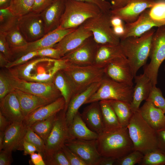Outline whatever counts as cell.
<instances>
[{"mask_svg": "<svg viewBox=\"0 0 165 165\" xmlns=\"http://www.w3.org/2000/svg\"><path fill=\"white\" fill-rule=\"evenodd\" d=\"M9 61L0 52V66L1 67H6Z\"/></svg>", "mask_w": 165, "mask_h": 165, "instance_id": "obj_60", "label": "cell"}, {"mask_svg": "<svg viewBox=\"0 0 165 165\" xmlns=\"http://www.w3.org/2000/svg\"><path fill=\"white\" fill-rule=\"evenodd\" d=\"M24 117L37 108L51 102L39 97L14 89Z\"/></svg>", "mask_w": 165, "mask_h": 165, "instance_id": "obj_30", "label": "cell"}, {"mask_svg": "<svg viewBox=\"0 0 165 165\" xmlns=\"http://www.w3.org/2000/svg\"><path fill=\"white\" fill-rule=\"evenodd\" d=\"M62 70L71 83L74 92L73 97L93 83L100 82L105 75L104 68L93 65L80 66L67 63Z\"/></svg>", "mask_w": 165, "mask_h": 165, "instance_id": "obj_6", "label": "cell"}, {"mask_svg": "<svg viewBox=\"0 0 165 165\" xmlns=\"http://www.w3.org/2000/svg\"><path fill=\"white\" fill-rule=\"evenodd\" d=\"M77 28L65 29L58 27L55 30L46 34L39 39L34 42H28L27 47L15 55L14 57H16L17 58L30 52L48 47H53L64 36L74 31Z\"/></svg>", "mask_w": 165, "mask_h": 165, "instance_id": "obj_19", "label": "cell"}, {"mask_svg": "<svg viewBox=\"0 0 165 165\" xmlns=\"http://www.w3.org/2000/svg\"><path fill=\"white\" fill-rule=\"evenodd\" d=\"M116 160L112 158L101 156L98 165H115Z\"/></svg>", "mask_w": 165, "mask_h": 165, "instance_id": "obj_57", "label": "cell"}, {"mask_svg": "<svg viewBox=\"0 0 165 165\" xmlns=\"http://www.w3.org/2000/svg\"><path fill=\"white\" fill-rule=\"evenodd\" d=\"M145 101L151 102L165 113V98L160 89L157 87L156 86H152L149 96Z\"/></svg>", "mask_w": 165, "mask_h": 165, "instance_id": "obj_41", "label": "cell"}, {"mask_svg": "<svg viewBox=\"0 0 165 165\" xmlns=\"http://www.w3.org/2000/svg\"><path fill=\"white\" fill-rule=\"evenodd\" d=\"M4 135L5 131H0V151L2 150Z\"/></svg>", "mask_w": 165, "mask_h": 165, "instance_id": "obj_62", "label": "cell"}, {"mask_svg": "<svg viewBox=\"0 0 165 165\" xmlns=\"http://www.w3.org/2000/svg\"><path fill=\"white\" fill-rule=\"evenodd\" d=\"M135 85L134 87L130 108L134 112L138 111L141 102L148 98L153 86L152 81L144 73L134 77Z\"/></svg>", "mask_w": 165, "mask_h": 165, "instance_id": "obj_23", "label": "cell"}, {"mask_svg": "<svg viewBox=\"0 0 165 165\" xmlns=\"http://www.w3.org/2000/svg\"><path fill=\"white\" fill-rule=\"evenodd\" d=\"M96 141L97 150L102 157L117 160L134 150L127 127L104 131Z\"/></svg>", "mask_w": 165, "mask_h": 165, "instance_id": "obj_2", "label": "cell"}, {"mask_svg": "<svg viewBox=\"0 0 165 165\" xmlns=\"http://www.w3.org/2000/svg\"><path fill=\"white\" fill-rule=\"evenodd\" d=\"M12 162V153L3 150L0 151V165H10Z\"/></svg>", "mask_w": 165, "mask_h": 165, "instance_id": "obj_52", "label": "cell"}, {"mask_svg": "<svg viewBox=\"0 0 165 165\" xmlns=\"http://www.w3.org/2000/svg\"><path fill=\"white\" fill-rule=\"evenodd\" d=\"M139 165H165V152L157 148L147 152Z\"/></svg>", "mask_w": 165, "mask_h": 165, "instance_id": "obj_37", "label": "cell"}, {"mask_svg": "<svg viewBox=\"0 0 165 165\" xmlns=\"http://www.w3.org/2000/svg\"><path fill=\"white\" fill-rule=\"evenodd\" d=\"M104 100L112 108L121 126L127 127L134 113L130 108V104L115 100Z\"/></svg>", "mask_w": 165, "mask_h": 165, "instance_id": "obj_32", "label": "cell"}, {"mask_svg": "<svg viewBox=\"0 0 165 165\" xmlns=\"http://www.w3.org/2000/svg\"><path fill=\"white\" fill-rule=\"evenodd\" d=\"M38 56L37 50L29 52L16 58L13 61H9L5 68L8 69L16 66L23 64L34 58L38 57Z\"/></svg>", "mask_w": 165, "mask_h": 165, "instance_id": "obj_44", "label": "cell"}, {"mask_svg": "<svg viewBox=\"0 0 165 165\" xmlns=\"http://www.w3.org/2000/svg\"><path fill=\"white\" fill-rule=\"evenodd\" d=\"M144 156L141 151L134 150L127 155L116 160L115 165H134L140 164Z\"/></svg>", "mask_w": 165, "mask_h": 165, "instance_id": "obj_40", "label": "cell"}, {"mask_svg": "<svg viewBox=\"0 0 165 165\" xmlns=\"http://www.w3.org/2000/svg\"><path fill=\"white\" fill-rule=\"evenodd\" d=\"M165 25V20L154 19L150 16L148 9L145 10L135 21L124 24L125 32L120 39L130 37H139L155 27Z\"/></svg>", "mask_w": 165, "mask_h": 165, "instance_id": "obj_17", "label": "cell"}, {"mask_svg": "<svg viewBox=\"0 0 165 165\" xmlns=\"http://www.w3.org/2000/svg\"><path fill=\"white\" fill-rule=\"evenodd\" d=\"M155 31L153 28L139 37L120 40V46L130 64L134 77L138 70L145 64L149 56L152 38Z\"/></svg>", "mask_w": 165, "mask_h": 165, "instance_id": "obj_3", "label": "cell"}, {"mask_svg": "<svg viewBox=\"0 0 165 165\" xmlns=\"http://www.w3.org/2000/svg\"><path fill=\"white\" fill-rule=\"evenodd\" d=\"M98 44L90 37L79 47L68 53L61 59L68 64L80 66L93 65Z\"/></svg>", "mask_w": 165, "mask_h": 165, "instance_id": "obj_13", "label": "cell"}, {"mask_svg": "<svg viewBox=\"0 0 165 165\" xmlns=\"http://www.w3.org/2000/svg\"><path fill=\"white\" fill-rule=\"evenodd\" d=\"M124 24L112 28L114 34L120 39L125 32Z\"/></svg>", "mask_w": 165, "mask_h": 165, "instance_id": "obj_58", "label": "cell"}, {"mask_svg": "<svg viewBox=\"0 0 165 165\" xmlns=\"http://www.w3.org/2000/svg\"><path fill=\"white\" fill-rule=\"evenodd\" d=\"M61 149L65 154L70 165H86L75 153L65 145Z\"/></svg>", "mask_w": 165, "mask_h": 165, "instance_id": "obj_46", "label": "cell"}, {"mask_svg": "<svg viewBox=\"0 0 165 165\" xmlns=\"http://www.w3.org/2000/svg\"><path fill=\"white\" fill-rule=\"evenodd\" d=\"M101 81L93 83L72 98L66 112V121L68 126L72 123L80 107L85 104L86 101L97 90L100 85Z\"/></svg>", "mask_w": 165, "mask_h": 165, "instance_id": "obj_26", "label": "cell"}, {"mask_svg": "<svg viewBox=\"0 0 165 165\" xmlns=\"http://www.w3.org/2000/svg\"><path fill=\"white\" fill-rule=\"evenodd\" d=\"M164 71H165V66L164 68Z\"/></svg>", "mask_w": 165, "mask_h": 165, "instance_id": "obj_63", "label": "cell"}, {"mask_svg": "<svg viewBox=\"0 0 165 165\" xmlns=\"http://www.w3.org/2000/svg\"><path fill=\"white\" fill-rule=\"evenodd\" d=\"M31 161L35 165H46L42 155L40 152H34L30 155Z\"/></svg>", "mask_w": 165, "mask_h": 165, "instance_id": "obj_54", "label": "cell"}, {"mask_svg": "<svg viewBox=\"0 0 165 165\" xmlns=\"http://www.w3.org/2000/svg\"><path fill=\"white\" fill-rule=\"evenodd\" d=\"M17 27L28 42L37 41L46 35L40 13L31 11L19 17Z\"/></svg>", "mask_w": 165, "mask_h": 165, "instance_id": "obj_12", "label": "cell"}, {"mask_svg": "<svg viewBox=\"0 0 165 165\" xmlns=\"http://www.w3.org/2000/svg\"><path fill=\"white\" fill-rule=\"evenodd\" d=\"M27 129L23 121L12 123L5 131L2 150L11 153L16 150H23Z\"/></svg>", "mask_w": 165, "mask_h": 165, "instance_id": "obj_20", "label": "cell"}, {"mask_svg": "<svg viewBox=\"0 0 165 165\" xmlns=\"http://www.w3.org/2000/svg\"><path fill=\"white\" fill-rule=\"evenodd\" d=\"M86 2L94 4L98 7L101 11L105 13L110 14L111 9V3L106 0H76Z\"/></svg>", "mask_w": 165, "mask_h": 165, "instance_id": "obj_50", "label": "cell"}, {"mask_svg": "<svg viewBox=\"0 0 165 165\" xmlns=\"http://www.w3.org/2000/svg\"><path fill=\"white\" fill-rule=\"evenodd\" d=\"M57 114L44 120L35 122L29 126L45 143L52 129Z\"/></svg>", "mask_w": 165, "mask_h": 165, "instance_id": "obj_36", "label": "cell"}, {"mask_svg": "<svg viewBox=\"0 0 165 165\" xmlns=\"http://www.w3.org/2000/svg\"><path fill=\"white\" fill-rule=\"evenodd\" d=\"M0 52L9 61L13 58V53L7 41L5 33L0 32Z\"/></svg>", "mask_w": 165, "mask_h": 165, "instance_id": "obj_47", "label": "cell"}, {"mask_svg": "<svg viewBox=\"0 0 165 165\" xmlns=\"http://www.w3.org/2000/svg\"><path fill=\"white\" fill-rule=\"evenodd\" d=\"M127 127L134 150L145 154L157 148L156 131L144 120L139 110L134 113Z\"/></svg>", "mask_w": 165, "mask_h": 165, "instance_id": "obj_4", "label": "cell"}, {"mask_svg": "<svg viewBox=\"0 0 165 165\" xmlns=\"http://www.w3.org/2000/svg\"><path fill=\"white\" fill-rule=\"evenodd\" d=\"M44 161L46 165H70L62 149L57 151Z\"/></svg>", "mask_w": 165, "mask_h": 165, "instance_id": "obj_43", "label": "cell"}, {"mask_svg": "<svg viewBox=\"0 0 165 165\" xmlns=\"http://www.w3.org/2000/svg\"><path fill=\"white\" fill-rule=\"evenodd\" d=\"M92 36V33L85 28L82 24L75 30L64 36L53 47L58 50L61 58L79 47L86 39Z\"/></svg>", "mask_w": 165, "mask_h": 165, "instance_id": "obj_18", "label": "cell"}, {"mask_svg": "<svg viewBox=\"0 0 165 165\" xmlns=\"http://www.w3.org/2000/svg\"><path fill=\"white\" fill-rule=\"evenodd\" d=\"M101 12L100 8L93 4L76 0H67L59 27L65 29L77 28Z\"/></svg>", "mask_w": 165, "mask_h": 165, "instance_id": "obj_5", "label": "cell"}, {"mask_svg": "<svg viewBox=\"0 0 165 165\" xmlns=\"http://www.w3.org/2000/svg\"><path fill=\"white\" fill-rule=\"evenodd\" d=\"M24 140L29 142L35 146L44 157L46 150L45 142L30 127H27Z\"/></svg>", "mask_w": 165, "mask_h": 165, "instance_id": "obj_39", "label": "cell"}, {"mask_svg": "<svg viewBox=\"0 0 165 165\" xmlns=\"http://www.w3.org/2000/svg\"><path fill=\"white\" fill-rule=\"evenodd\" d=\"M65 101L63 97L36 109L26 116L23 121L24 125L29 127L34 123L46 119L64 109Z\"/></svg>", "mask_w": 165, "mask_h": 165, "instance_id": "obj_21", "label": "cell"}, {"mask_svg": "<svg viewBox=\"0 0 165 165\" xmlns=\"http://www.w3.org/2000/svg\"><path fill=\"white\" fill-rule=\"evenodd\" d=\"M99 102L104 123V131H111L122 127L112 106L104 100Z\"/></svg>", "mask_w": 165, "mask_h": 165, "instance_id": "obj_33", "label": "cell"}, {"mask_svg": "<svg viewBox=\"0 0 165 165\" xmlns=\"http://www.w3.org/2000/svg\"><path fill=\"white\" fill-rule=\"evenodd\" d=\"M11 123L0 112V131H5L7 127Z\"/></svg>", "mask_w": 165, "mask_h": 165, "instance_id": "obj_56", "label": "cell"}, {"mask_svg": "<svg viewBox=\"0 0 165 165\" xmlns=\"http://www.w3.org/2000/svg\"><path fill=\"white\" fill-rule=\"evenodd\" d=\"M53 82L64 99L65 105L64 110L66 112L74 94L71 83L62 69L56 73L53 77Z\"/></svg>", "mask_w": 165, "mask_h": 165, "instance_id": "obj_31", "label": "cell"}, {"mask_svg": "<svg viewBox=\"0 0 165 165\" xmlns=\"http://www.w3.org/2000/svg\"><path fill=\"white\" fill-rule=\"evenodd\" d=\"M67 62L64 59H55L47 57H38L23 64L8 69L13 76L29 82L49 83L53 82L54 76L63 69Z\"/></svg>", "mask_w": 165, "mask_h": 165, "instance_id": "obj_1", "label": "cell"}, {"mask_svg": "<svg viewBox=\"0 0 165 165\" xmlns=\"http://www.w3.org/2000/svg\"></svg>", "mask_w": 165, "mask_h": 165, "instance_id": "obj_64", "label": "cell"}, {"mask_svg": "<svg viewBox=\"0 0 165 165\" xmlns=\"http://www.w3.org/2000/svg\"><path fill=\"white\" fill-rule=\"evenodd\" d=\"M155 2L154 0H130L122 7L111 9L110 14L119 17L126 23H133L145 10L152 6Z\"/></svg>", "mask_w": 165, "mask_h": 165, "instance_id": "obj_16", "label": "cell"}, {"mask_svg": "<svg viewBox=\"0 0 165 165\" xmlns=\"http://www.w3.org/2000/svg\"><path fill=\"white\" fill-rule=\"evenodd\" d=\"M5 73L14 89L39 97L51 102L62 97L53 82L44 83L29 82L15 77L8 71L5 72Z\"/></svg>", "mask_w": 165, "mask_h": 165, "instance_id": "obj_10", "label": "cell"}, {"mask_svg": "<svg viewBox=\"0 0 165 165\" xmlns=\"http://www.w3.org/2000/svg\"><path fill=\"white\" fill-rule=\"evenodd\" d=\"M110 22L112 28L124 24L123 21L120 18L116 16H111Z\"/></svg>", "mask_w": 165, "mask_h": 165, "instance_id": "obj_59", "label": "cell"}, {"mask_svg": "<svg viewBox=\"0 0 165 165\" xmlns=\"http://www.w3.org/2000/svg\"><path fill=\"white\" fill-rule=\"evenodd\" d=\"M122 57H125L120 44L98 45L93 65L104 68L114 59Z\"/></svg>", "mask_w": 165, "mask_h": 165, "instance_id": "obj_29", "label": "cell"}, {"mask_svg": "<svg viewBox=\"0 0 165 165\" xmlns=\"http://www.w3.org/2000/svg\"><path fill=\"white\" fill-rule=\"evenodd\" d=\"M156 132L157 148L165 152V127Z\"/></svg>", "mask_w": 165, "mask_h": 165, "instance_id": "obj_51", "label": "cell"}, {"mask_svg": "<svg viewBox=\"0 0 165 165\" xmlns=\"http://www.w3.org/2000/svg\"><path fill=\"white\" fill-rule=\"evenodd\" d=\"M0 112L11 123L22 122L24 117L18 99L13 91L0 100Z\"/></svg>", "mask_w": 165, "mask_h": 165, "instance_id": "obj_25", "label": "cell"}, {"mask_svg": "<svg viewBox=\"0 0 165 165\" xmlns=\"http://www.w3.org/2000/svg\"><path fill=\"white\" fill-rule=\"evenodd\" d=\"M68 140H91L97 139L99 136V134L87 127L79 111L68 126Z\"/></svg>", "mask_w": 165, "mask_h": 165, "instance_id": "obj_28", "label": "cell"}, {"mask_svg": "<svg viewBox=\"0 0 165 165\" xmlns=\"http://www.w3.org/2000/svg\"><path fill=\"white\" fill-rule=\"evenodd\" d=\"M90 104L84 109L82 117L87 127L100 135L104 131L105 128L99 102Z\"/></svg>", "mask_w": 165, "mask_h": 165, "instance_id": "obj_24", "label": "cell"}, {"mask_svg": "<svg viewBox=\"0 0 165 165\" xmlns=\"http://www.w3.org/2000/svg\"><path fill=\"white\" fill-rule=\"evenodd\" d=\"M134 87L115 81L105 75L97 90L85 104L105 100H115L130 104L132 100Z\"/></svg>", "mask_w": 165, "mask_h": 165, "instance_id": "obj_7", "label": "cell"}, {"mask_svg": "<svg viewBox=\"0 0 165 165\" xmlns=\"http://www.w3.org/2000/svg\"><path fill=\"white\" fill-rule=\"evenodd\" d=\"M35 0H12L9 9L16 16H20L31 12Z\"/></svg>", "mask_w": 165, "mask_h": 165, "instance_id": "obj_38", "label": "cell"}, {"mask_svg": "<svg viewBox=\"0 0 165 165\" xmlns=\"http://www.w3.org/2000/svg\"><path fill=\"white\" fill-rule=\"evenodd\" d=\"M66 112L64 109L57 114L52 129L45 141L46 150L43 157L44 161L61 149L69 139Z\"/></svg>", "mask_w": 165, "mask_h": 165, "instance_id": "obj_11", "label": "cell"}, {"mask_svg": "<svg viewBox=\"0 0 165 165\" xmlns=\"http://www.w3.org/2000/svg\"><path fill=\"white\" fill-rule=\"evenodd\" d=\"M12 0H0V9L9 7Z\"/></svg>", "mask_w": 165, "mask_h": 165, "instance_id": "obj_61", "label": "cell"}, {"mask_svg": "<svg viewBox=\"0 0 165 165\" xmlns=\"http://www.w3.org/2000/svg\"><path fill=\"white\" fill-rule=\"evenodd\" d=\"M19 16L9 7L0 9V32L6 33L17 26Z\"/></svg>", "mask_w": 165, "mask_h": 165, "instance_id": "obj_35", "label": "cell"}, {"mask_svg": "<svg viewBox=\"0 0 165 165\" xmlns=\"http://www.w3.org/2000/svg\"><path fill=\"white\" fill-rule=\"evenodd\" d=\"M14 89L9 82L5 72L0 73V100L7 95L13 92Z\"/></svg>", "mask_w": 165, "mask_h": 165, "instance_id": "obj_45", "label": "cell"}, {"mask_svg": "<svg viewBox=\"0 0 165 165\" xmlns=\"http://www.w3.org/2000/svg\"><path fill=\"white\" fill-rule=\"evenodd\" d=\"M38 57H47L60 59L61 57L58 50L53 47H48L37 50Z\"/></svg>", "mask_w": 165, "mask_h": 165, "instance_id": "obj_48", "label": "cell"}, {"mask_svg": "<svg viewBox=\"0 0 165 165\" xmlns=\"http://www.w3.org/2000/svg\"><path fill=\"white\" fill-rule=\"evenodd\" d=\"M139 111L144 120L156 131L165 127V113L151 102L146 101Z\"/></svg>", "mask_w": 165, "mask_h": 165, "instance_id": "obj_27", "label": "cell"}, {"mask_svg": "<svg viewBox=\"0 0 165 165\" xmlns=\"http://www.w3.org/2000/svg\"><path fill=\"white\" fill-rule=\"evenodd\" d=\"M105 75L116 82L133 86V76L129 61L126 57L114 59L104 68Z\"/></svg>", "mask_w": 165, "mask_h": 165, "instance_id": "obj_15", "label": "cell"}, {"mask_svg": "<svg viewBox=\"0 0 165 165\" xmlns=\"http://www.w3.org/2000/svg\"><path fill=\"white\" fill-rule=\"evenodd\" d=\"M149 57L150 61L145 66L144 73L150 79L153 86H156L160 67L165 60V25L158 27L153 35Z\"/></svg>", "mask_w": 165, "mask_h": 165, "instance_id": "obj_9", "label": "cell"}, {"mask_svg": "<svg viewBox=\"0 0 165 165\" xmlns=\"http://www.w3.org/2000/svg\"><path fill=\"white\" fill-rule=\"evenodd\" d=\"M96 140H68L65 145L86 165H98L101 156L97 150Z\"/></svg>", "mask_w": 165, "mask_h": 165, "instance_id": "obj_14", "label": "cell"}, {"mask_svg": "<svg viewBox=\"0 0 165 165\" xmlns=\"http://www.w3.org/2000/svg\"><path fill=\"white\" fill-rule=\"evenodd\" d=\"M57 0H35L31 11L40 13Z\"/></svg>", "mask_w": 165, "mask_h": 165, "instance_id": "obj_49", "label": "cell"}, {"mask_svg": "<svg viewBox=\"0 0 165 165\" xmlns=\"http://www.w3.org/2000/svg\"><path fill=\"white\" fill-rule=\"evenodd\" d=\"M9 46L14 56L25 48L28 42L22 35L17 26L6 33Z\"/></svg>", "mask_w": 165, "mask_h": 165, "instance_id": "obj_34", "label": "cell"}, {"mask_svg": "<svg viewBox=\"0 0 165 165\" xmlns=\"http://www.w3.org/2000/svg\"><path fill=\"white\" fill-rule=\"evenodd\" d=\"M111 9L122 7L126 5L130 0H110Z\"/></svg>", "mask_w": 165, "mask_h": 165, "instance_id": "obj_55", "label": "cell"}, {"mask_svg": "<svg viewBox=\"0 0 165 165\" xmlns=\"http://www.w3.org/2000/svg\"><path fill=\"white\" fill-rule=\"evenodd\" d=\"M110 16V14L102 12L83 24L84 27L92 33L94 39L98 45L120 44V39L114 34L111 26Z\"/></svg>", "mask_w": 165, "mask_h": 165, "instance_id": "obj_8", "label": "cell"}, {"mask_svg": "<svg viewBox=\"0 0 165 165\" xmlns=\"http://www.w3.org/2000/svg\"><path fill=\"white\" fill-rule=\"evenodd\" d=\"M23 155L26 156L30 155L35 152H38L37 147L31 143L24 140L23 143Z\"/></svg>", "mask_w": 165, "mask_h": 165, "instance_id": "obj_53", "label": "cell"}, {"mask_svg": "<svg viewBox=\"0 0 165 165\" xmlns=\"http://www.w3.org/2000/svg\"><path fill=\"white\" fill-rule=\"evenodd\" d=\"M67 0H57L40 13L46 34L58 28L64 13Z\"/></svg>", "mask_w": 165, "mask_h": 165, "instance_id": "obj_22", "label": "cell"}, {"mask_svg": "<svg viewBox=\"0 0 165 165\" xmlns=\"http://www.w3.org/2000/svg\"><path fill=\"white\" fill-rule=\"evenodd\" d=\"M148 13L154 19L165 20V0L156 1L154 5L148 9Z\"/></svg>", "mask_w": 165, "mask_h": 165, "instance_id": "obj_42", "label": "cell"}]
</instances>
